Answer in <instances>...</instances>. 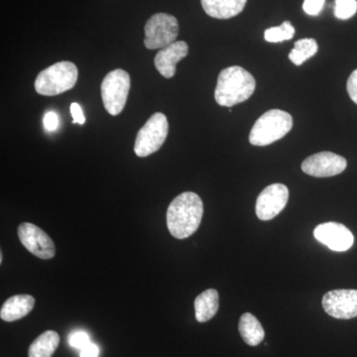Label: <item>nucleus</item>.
Wrapping results in <instances>:
<instances>
[{"label":"nucleus","mask_w":357,"mask_h":357,"mask_svg":"<svg viewBox=\"0 0 357 357\" xmlns=\"http://www.w3.org/2000/svg\"><path fill=\"white\" fill-rule=\"evenodd\" d=\"M319 50L318 43L312 38L301 39L294 44L289 59L294 65L301 66L310 58L314 57Z\"/></svg>","instance_id":"6ab92c4d"},{"label":"nucleus","mask_w":357,"mask_h":357,"mask_svg":"<svg viewBox=\"0 0 357 357\" xmlns=\"http://www.w3.org/2000/svg\"><path fill=\"white\" fill-rule=\"evenodd\" d=\"M292 128L290 114L281 109L268 110L256 121L249 134V142L255 146H267L285 137Z\"/></svg>","instance_id":"7ed1b4c3"},{"label":"nucleus","mask_w":357,"mask_h":357,"mask_svg":"<svg viewBox=\"0 0 357 357\" xmlns=\"http://www.w3.org/2000/svg\"><path fill=\"white\" fill-rule=\"evenodd\" d=\"M60 344V335L54 331L40 335L28 349V357H52Z\"/></svg>","instance_id":"a211bd4d"},{"label":"nucleus","mask_w":357,"mask_h":357,"mask_svg":"<svg viewBox=\"0 0 357 357\" xmlns=\"http://www.w3.org/2000/svg\"><path fill=\"white\" fill-rule=\"evenodd\" d=\"M347 159L333 152L324 151L312 155L302 163L303 172L316 178L337 176L347 169Z\"/></svg>","instance_id":"9d476101"},{"label":"nucleus","mask_w":357,"mask_h":357,"mask_svg":"<svg viewBox=\"0 0 357 357\" xmlns=\"http://www.w3.org/2000/svg\"><path fill=\"white\" fill-rule=\"evenodd\" d=\"M100 349L95 344H89L81 351V357H98Z\"/></svg>","instance_id":"bb28decb"},{"label":"nucleus","mask_w":357,"mask_h":357,"mask_svg":"<svg viewBox=\"0 0 357 357\" xmlns=\"http://www.w3.org/2000/svg\"><path fill=\"white\" fill-rule=\"evenodd\" d=\"M204 13L217 20H229L243 13L248 0H201Z\"/></svg>","instance_id":"2eb2a0df"},{"label":"nucleus","mask_w":357,"mask_h":357,"mask_svg":"<svg viewBox=\"0 0 357 357\" xmlns=\"http://www.w3.org/2000/svg\"><path fill=\"white\" fill-rule=\"evenodd\" d=\"M18 237L29 252L41 259H51L56 255L55 244L51 237L33 223H21L18 227Z\"/></svg>","instance_id":"6e6552de"},{"label":"nucleus","mask_w":357,"mask_h":357,"mask_svg":"<svg viewBox=\"0 0 357 357\" xmlns=\"http://www.w3.org/2000/svg\"><path fill=\"white\" fill-rule=\"evenodd\" d=\"M324 4L325 0H305L303 9L309 15L316 16L323 10Z\"/></svg>","instance_id":"5701e85b"},{"label":"nucleus","mask_w":357,"mask_h":357,"mask_svg":"<svg viewBox=\"0 0 357 357\" xmlns=\"http://www.w3.org/2000/svg\"><path fill=\"white\" fill-rule=\"evenodd\" d=\"M256 82L252 75L238 66H232L220 72L215 86L218 105L231 107L248 100L255 93Z\"/></svg>","instance_id":"f03ea898"},{"label":"nucleus","mask_w":357,"mask_h":357,"mask_svg":"<svg viewBox=\"0 0 357 357\" xmlns=\"http://www.w3.org/2000/svg\"><path fill=\"white\" fill-rule=\"evenodd\" d=\"M43 122L45 129H46L47 131H50V132L57 130L59 128V117L55 112H47V114H45Z\"/></svg>","instance_id":"b1692460"},{"label":"nucleus","mask_w":357,"mask_h":357,"mask_svg":"<svg viewBox=\"0 0 357 357\" xmlns=\"http://www.w3.org/2000/svg\"><path fill=\"white\" fill-rule=\"evenodd\" d=\"M69 344L74 349H83L86 345L91 344V340L88 333L84 332H75L70 333L69 337Z\"/></svg>","instance_id":"4be33fe9"},{"label":"nucleus","mask_w":357,"mask_h":357,"mask_svg":"<svg viewBox=\"0 0 357 357\" xmlns=\"http://www.w3.org/2000/svg\"><path fill=\"white\" fill-rule=\"evenodd\" d=\"M323 307L326 314L338 319L357 317V290H333L325 294Z\"/></svg>","instance_id":"9b49d317"},{"label":"nucleus","mask_w":357,"mask_h":357,"mask_svg":"<svg viewBox=\"0 0 357 357\" xmlns=\"http://www.w3.org/2000/svg\"><path fill=\"white\" fill-rule=\"evenodd\" d=\"M289 199V190L283 184L268 185L256 201V215L263 222L273 220L285 208Z\"/></svg>","instance_id":"1a4fd4ad"},{"label":"nucleus","mask_w":357,"mask_h":357,"mask_svg":"<svg viewBox=\"0 0 357 357\" xmlns=\"http://www.w3.org/2000/svg\"><path fill=\"white\" fill-rule=\"evenodd\" d=\"M238 330L243 342L250 347H256L264 340L265 333L261 324L250 312H245L241 316Z\"/></svg>","instance_id":"f3484780"},{"label":"nucleus","mask_w":357,"mask_h":357,"mask_svg":"<svg viewBox=\"0 0 357 357\" xmlns=\"http://www.w3.org/2000/svg\"><path fill=\"white\" fill-rule=\"evenodd\" d=\"M356 11L357 0H335V15L338 20H349Z\"/></svg>","instance_id":"412c9836"},{"label":"nucleus","mask_w":357,"mask_h":357,"mask_svg":"<svg viewBox=\"0 0 357 357\" xmlns=\"http://www.w3.org/2000/svg\"><path fill=\"white\" fill-rule=\"evenodd\" d=\"M295 35V28L289 21L282 23L278 27L268 28L264 33L265 40L270 43H280L292 39Z\"/></svg>","instance_id":"aec40b11"},{"label":"nucleus","mask_w":357,"mask_h":357,"mask_svg":"<svg viewBox=\"0 0 357 357\" xmlns=\"http://www.w3.org/2000/svg\"><path fill=\"white\" fill-rule=\"evenodd\" d=\"M77 66L63 61L42 70L35 79V89L41 96H53L70 91L77 84Z\"/></svg>","instance_id":"20e7f679"},{"label":"nucleus","mask_w":357,"mask_h":357,"mask_svg":"<svg viewBox=\"0 0 357 357\" xmlns=\"http://www.w3.org/2000/svg\"><path fill=\"white\" fill-rule=\"evenodd\" d=\"M168 131L169 123L166 115L156 112L138 131L134 152L138 157L143 158L158 151L165 142Z\"/></svg>","instance_id":"423d86ee"},{"label":"nucleus","mask_w":357,"mask_h":357,"mask_svg":"<svg viewBox=\"0 0 357 357\" xmlns=\"http://www.w3.org/2000/svg\"><path fill=\"white\" fill-rule=\"evenodd\" d=\"M130 76L121 69L112 70L102 83V98L105 109L110 115L121 114L128 102L130 91Z\"/></svg>","instance_id":"39448f33"},{"label":"nucleus","mask_w":357,"mask_h":357,"mask_svg":"<svg viewBox=\"0 0 357 357\" xmlns=\"http://www.w3.org/2000/svg\"><path fill=\"white\" fill-rule=\"evenodd\" d=\"M70 114H72L73 119H74L73 123H77L83 126L84 122H86V119H84L83 109H82L81 105L77 102L72 103V105H70Z\"/></svg>","instance_id":"a878e982"},{"label":"nucleus","mask_w":357,"mask_h":357,"mask_svg":"<svg viewBox=\"0 0 357 357\" xmlns=\"http://www.w3.org/2000/svg\"><path fill=\"white\" fill-rule=\"evenodd\" d=\"M203 215L204 204L199 195L182 192L169 206L167 227L175 238H188L198 230Z\"/></svg>","instance_id":"f257e3e1"},{"label":"nucleus","mask_w":357,"mask_h":357,"mask_svg":"<svg viewBox=\"0 0 357 357\" xmlns=\"http://www.w3.org/2000/svg\"><path fill=\"white\" fill-rule=\"evenodd\" d=\"M144 45L149 50L163 49L176 42L178 23L175 16L157 13L149 18L144 28Z\"/></svg>","instance_id":"0eeeda50"},{"label":"nucleus","mask_w":357,"mask_h":357,"mask_svg":"<svg viewBox=\"0 0 357 357\" xmlns=\"http://www.w3.org/2000/svg\"><path fill=\"white\" fill-rule=\"evenodd\" d=\"M35 298L31 295L13 296L7 299L0 310V318L6 321H15L24 318L34 309Z\"/></svg>","instance_id":"4468645a"},{"label":"nucleus","mask_w":357,"mask_h":357,"mask_svg":"<svg viewBox=\"0 0 357 357\" xmlns=\"http://www.w3.org/2000/svg\"><path fill=\"white\" fill-rule=\"evenodd\" d=\"M314 236L319 243L325 244L331 250L344 252L354 245V236L345 225L338 222H325L314 230Z\"/></svg>","instance_id":"f8f14e48"},{"label":"nucleus","mask_w":357,"mask_h":357,"mask_svg":"<svg viewBox=\"0 0 357 357\" xmlns=\"http://www.w3.org/2000/svg\"><path fill=\"white\" fill-rule=\"evenodd\" d=\"M189 46L185 41H176L161 49L154 59V64L160 74L166 79L175 76L176 66L187 57Z\"/></svg>","instance_id":"ddd939ff"},{"label":"nucleus","mask_w":357,"mask_h":357,"mask_svg":"<svg viewBox=\"0 0 357 357\" xmlns=\"http://www.w3.org/2000/svg\"><path fill=\"white\" fill-rule=\"evenodd\" d=\"M2 259H3V255H2V252H0V263H2Z\"/></svg>","instance_id":"cd10ccee"},{"label":"nucleus","mask_w":357,"mask_h":357,"mask_svg":"<svg viewBox=\"0 0 357 357\" xmlns=\"http://www.w3.org/2000/svg\"><path fill=\"white\" fill-rule=\"evenodd\" d=\"M347 89L352 102L357 105V69L354 70L349 76Z\"/></svg>","instance_id":"393cba45"},{"label":"nucleus","mask_w":357,"mask_h":357,"mask_svg":"<svg viewBox=\"0 0 357 357\" xmlns=\"http://www.w3.org/2000/svg\"><path fill=\"white\" fill-rule=\"evenodd\" d=\"M195 312L199 323H206L215 316L220 307V296L215 289L199 294L195 300Z\"/></svg>","instance_id":"dca6fc26"}]
</instances>
